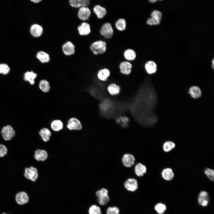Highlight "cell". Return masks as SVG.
I'll return each instance as SVG.
<instances>
[{"label": "cell", "instance_id": "cell-1", "mask_svg": "<svg viewBox=\"0 0 214 214\" xmlns=\"http://www.w3.org/2000/svg\"><path fill=\"white\" fill-rule=\"evenodd\" d=\"M135 119L142 126L148 127L155 124L158 121V118L153 112H150L143 113Z\"/></svg>", "mask_w": 214, "mask_h": 214}, {"label": "cell", "instance_id": "cell-2", "mask_svg": "<svg viewBox=\"0 0 214 214\" xmlns=\"http://www.w3.org/2000/svg\"><path fill=\"white\" fill-rule=\"evenodd\" d=\"M107 48L106 43L101 40H97L93 42L90 46L91 51L95 55L105 53L107 50Z\"/></svg>", "mask_w": 214, "mask_h": 214}, {"label": "cell", "instance_id": "cell-3", "mask_svg": "<svg viewBox=\"0 0 214 214\" xmlns=\"http://www.w3.org/2000/svg\"><path fill=\"white\" fill-rule=\"evenodd\" d=\"M1 133L2 138L6 141H9L12 140L16 134L14 128L9 125L3 127L1 130Z\"/></svg>", "mask_w": 214, "mask_h": 214}, {"label": "cell", "instance_id": "cell-4", "mask_svg": "<svg viewBox=\"0 0 214 214\" xmlns=\"http://www.w3.org/2000/svg\"><path fill=\"white\" fill-rule=\"evenodd\" d=\"M23 175L27 179L34 182L38 178V170L36 167L32 166L26 167L24 169Z\"/></svg>", "mask_w": 214, "mask_h": 214}, {"label": "cell", "instance_id": "cell-5", "mask_svg": "<svg viewBox=\"0 0 214 214\" xmlns=\"http://www.w3.org/2000/svg\"><path fill=\"white\" fill-rule=\"evenodd\" d=\"M99 32L101 35L108 39L111 38L114 34L113 28L109 22L103 23L101 27Z\"/></svg>", "mask_w": 214, "mask_h": 214}, {"label": "cell", "instance_id": "cell-6", "mask_svg": "<svg viewBox=\"0 0 214 214\" xmlns=\"http://www.w3.org/2000/svg\"><path fill=\"white\" fill-rule=\"evenodd\" d=\"M151 17L147 20V24L152 25H157L160 24L162 18V14L159 11L153 10L150 14Z\"/></svg>", "mask_w": 214, "mask_h": 214}, {"label": "cell", "instance_id": "cell-7", "mask_svg": "<svg viewBox=\"0 0 214 214\" xmlns=\"http://www.w3.org/2000/svg\"><path fill=\"white\" fill-rule=\"evenodd\" d=\"M67 127L70 130H79L82 129V125L81 121L78 119L72 117L68 120Z\"/></svg>", "mask_w": 214, "mask_h": 214}, {"label": "cell", "instance_id": "cell-8", "mask_svg": "<svg viewBox=\"0 0 214 214\" xmlns=\"http://www.w3.org/2000/svg\"><path fill=\"white\" fill-rule=\"evenodd\" d=\"M15 199L16 203L19 205H23L28 203L29 197L28 194L24 191H20L15 196Z\"/></svg>", "mask_w": 214, "mask_h": 214}, {"label": "cell", "instance_id": "cell-9", "mask_svg": "<svg viewBox=\"0 0 214 214\" xmlns=\"http://www.w3.org/2000/svg\"><path fill=\"white\" fill-rule=\"evenodd\" d=\"M133 65L129 62L124 61L121 62L119 65V69L120 72L124 75H130L132 71Z\"/></svg>", "mask_w": 214, "mask_h": 214}, {"label": "cell", "instance_id": "cell-10", "mask_svg": "<svg viewBox=\"0 0 214 214\" xmlns=\"http://www.w3.org/2000/svg\"><path fill=\"white\" fill-rule=\"evenodd\" d=\"M91 14V10L88 7H83L79 8L77 15L80 19L85 21L89 20Z\"/></svg>", "mask_w": 214, "mask_h": 214}, {"label": "cell", "instance_id": "cell-11", "mask_svg": "<svg viewBox=\"0 0 214 214\" xmlns=\"http://www.w3.org/2000/svg\"><path fill=\"white\" fill-rule=\"evenodd\" d=\"M111 75L110 70L107 68L99 70L96 74L97 79L100 81L105 82L107 81Z\"/></svg>", "mask_w": 214, "mask_h": 214}, {"label": "cell", "instance_id": "cell-12", "mask_svg": "<svg viewBox=\"0 0 214 214\" xmlns=\"http://www.w3.org/2000/svg\"><path fill=\"white\" fill-rule=\"evenodd\" d=\"M124 186L128 191L134 192L136 191L138 187L137 180L134 178H129L125 182Z\"/></svg>", "mask_w": 214, "mask_h": 214}, {"label": "cell", "instance_id": "cell-13", "mask_svg": "<svg viewBox=\"0 0 214 214\" xmlns=\"http://www.w3.org/2000/svg\"><path fill=\"white\" fill-rule=\"evenodd\" d=\"M75 46L70 41H68L64 43L62 46V50L64 54L70 56L75 53Z\"/></svg>", "mask_w": 214, "mask_h": 214}, {"label": "cell", "instance_id": "cell-14", "mask_svg": "<svg viewBox=\"0 0 214 214\" xmlns=\"http://www.w3.org/2000/svg\"><path fill=\"white\" fill-rule=\"evenodd\" d=\"M35 159L38 161H44L48 158L47 152L44 150L38 149L35 150L34 154Z\"/></svg>", "mask_w": 214, "mask_h": 214}, {"label": "cell", "instance_id": "cell-15", "mask_svg": "<svg viewBox=\"0 0 214 214\" xmlns=\"http://www.w3.org/2000/svg\"><path fill=\"white\" fill-rule=\"evenodd\" d=\"M107 90L110 95L115 96L120 93L121 92V87L117 84L111 83L107 86Z\"/></svg>", "mask_w": 214, "mask_h": 214}, {"label": "cell", "instance_id": "cell-16", "mask_svg": "<svg viewBox=\"0 0 214 214\" xmlns=\"http://www.w3.org/2000/svg\"><path fill=\"white\" fill-rule=\"evenodd\" d=\"M93 11L97 18L100 19L104 18L107 13L106 9L99 4L95 5L93 7Z\"/></svg>", "mask_w": 214, "mask_h": 214}, {"label": "cell", "instance_id": "cell-17", "mask_svg": "<svg viewBox=\"0 0 214 214\" xmlns=\"http://www.w3.org/2000/svg\"><path fill=\"white\" fill-rule=\"evenodd\" d=\"M30 33L32 35L35 37L40 36L43 32V28L40 25L34 24L31 26L30 28Z\"/></svg>", "mask_w": 214, "mask_h": 214}, {"label": "cell", "instance_id": "cell-18", "mask_svg": "<svg viewBox=\"0 0 214 214\" xmlns=\"http://www.w3.org/2000/svg\"><path fill=\"white\" fill-rule=\"evenodd\" d=\"M78 30L80 35H87L89 34L91 32L90 25L87 23L83 22L78 26Z\"/></svg>", "mask_w": 214, "mask_h": 214}, {"label": "cell", "instance_id": "cell-19", "mask_svg": "<svg viewBox=\"0 0 214 214\" xmlns=\"http://www.w3.org/2000/svg\"><path fill=\"white\" fill-rule=\"evenodd\" d=\"M38 86L40 90L45 93L49 92L51 89L50 82L46 79L41 80L39 82Z\"/></svg>", "mask_w": 214, "mask_h": 214}, {"label": "cell", "instance_id": "cell-20", "mask_svg": "<svg viewBox=\"0 0 214 214\" xmlns=\"http://www.w3.org/2000/svg\"><path fill=\"white\" fill-rule=\"evenodd\" d=\"M70 5L74 7L81 8L88 7L90 4L89 0H70L69 1Z\"/></svg>", "mask_w": 214, "mask_h": 214}, {"label": "cell", "instance_id": "cell-21", "mask_svg": "<svg viewBox=\"0 0 214 214\" xmlns=\"http://www.w3.org/2000/svg\"><path fill=\"white\" fill-rule=\"evenodd\" d=\"M37 74L32 71H28L25 72L23 76V79L28 81L31 85H34L35 83V79L37 76Z\"/></svg>", "mask_w": 214, "mask_h": 214}, {"label": "cell", "instance_id": "cell-22", "mask_svg": "<svg viewBox=\"0 0 214 214\" xmlns=\"http://www.w3.org/2000/svg\"><path fill=\"white\" fill-rule=\"evenodd\" d=\"M144 68L147 73L150 75L156 73L157 70V66L156 63L150 60L146 62Z\"/></svg>", "mask_w": 214, "mask_h": 214}, {"label": "cell", "instance_id": "cell-23", "mask_svg": "<svg viewBox=\"0 0 214 214\" xmlns=\"http://www.w3.org/2000/svg\"><path fill=\"white\" fill-rule=\"evenodd\" d=\"M122 160L123 164L125 166L129 167L134 164L135 158L133 155L126 154L123 156Z\"/></svg>", "mask_w": 214, "mask_h": 214}, {"label": "cell", "instance_id": "cell-24", "mask_svg": "<svg viewBox=\"0 0 214 214\" xmlns=\"http://www.w3.org/2000/svg\"><path fill=\"white\" fill-rule=\"evenodd\" d=\"M198 202L200 205L203 207H206L208 204L209 198L207 192L204 191L201 192L198 198Z\"/></svg>", "mask_w": 214, "mask_h": 214}, {"label": "cell", "instance_id": "cell-25", "mask_svg": "<svg viewBox=\"0 0 214 214\" xmlns=\"http://www.w3.org/2000/svg\"><path fill=\"white\" fill-rule=\"evenodd\" d=\"M123 56L127 61L130 62L136 59V54L134 50L131 48H128L124 51Z\"/></svg>", "mask_w": 214, "mask_h": 214}, {"label": "cell", "instance_id": "cell-26", "mask_svg": "<svg viewBox=\"0 0 214 214\" xmlns=\"http://www.w3.org/2000/svg\"><path fill=\"white\" fill-rule=\"evenodd\" d=\"M39 134L41 139L45 142L48 141L51 136V133L47 128H42L39 131Z\"/></svg>", "mask_w": 214, "mask_h": 214}, {"label": "cell", "instance_id": "cell-27", "mask_svg": "<svg viewBox=\"0 0 214 214\" xmlns=\"http://www.w3.org/2000/svg\"><path fill=\"white\" fill-rule=\"evenodd\" d=\"M36 56L37 59L43 64L48 63L50 60L49 54L43 51H40L37 52Z\"/></svg>", "mask_w": 214, "mask_h": 214}, {"label": "cell", "instance_id": "cell-28", "mask_svg": "<svg viewBox=\"0 0 214 214\" xmlns=\"http://www.w3.org/2000/svg\"><path fill=\"white\" fill-rule=\"evenodd\" d=\"M64 125L62 121L59 119L52 120L51 123L50 127L51 129L56 132L59 131L62 129Z\"/></svg>", "mask_w": 214, "mask_h": 214}, {"label": "cell", "instance_id": "cell-29", "mask_svg": "<svg viewBox=\"0 0 214 214\" xmlns=\"http://www.w3.org/2000/svg\"><path fill=\"white\" fill-rule=\"evenodd\" d=\"M115 26L116 29L118 31H124L126 29V21L124 18H119L116 21Z\"/></svg>", "mask_w": 214, "mask_h": 214}, {"label": "cell", "instance_id": "cell-30", "mask_svg": "<svg viewBox=\"0 0 214 214\" xmlns=\"http://www.w3.org/2000/svg\"><path fill=\"white\" fill-rule=\"evenodd\" d=\"M147 169L146 166L141 163L137 164L135 167V172L139 177L143 176L146 173Z\"/></svg>", "mask_w": 214, "mask_h": 214}, {"label": "cell", "instance_id": "cell-31", "mask_svg": "<svg viewBox=\"0 0 214 214\" xmlns=\"http://www.w3.org/2000/svg\"><path fill=\"white\" fill-rule=\"evenodd\" d=\"M161 174L163 178L165 180L167 181L171 180L174 176L172 170L169 168L163 169L162 172Z\"/></svg>", "mask_w": 214, "mask_h": 214}, {"label": "cell", "instance_id": "cell-32", "mask_svg": "<svg viewBox=\"0 0 214 214\" xmlns=\"http://www.w3.org/2000/svg\"><path fill=\"white\" fill-rule=\"evenodd\" d=\"M189 93L193 98L197 99L200 97L202 95L200 88L196 86L191 87L189 90Z\"/></svg>", "mask_w": 214, "mask_h": 214}, {"label": "cell", "instance_id": "cell-33", "mask_svg": "<svg viewBox=\"0 0 214 214\" xmlns=\"http://www.w3.org/2000/svg\"><path fill=\"white\" fill-rule=\"evenodd\" d=\"M116 121L123 128H125L128 126L129 119L126 116H119L117 118Z\"/></svg>", "mask_w": 214, "mask_h": 214}, {"label": "cell", "instance_id": "cell-34", "mask_svg": "<svg viewBox=\"0 0 214 214\" xmlns=\"http://www.w3.org/2000/svg\"><path fill=\"white\" fill-rule=\"evenodd\" d=\"M97 197V201L98 203L102 206L106 204L110 200V198L108 194L101 195Z\"/></svg>", "mask_w": 214, "mask_h": 214}, {"label": "cell", "instance_id": "cell-35", "mask_svg": "<svg viewBox=\"0 0 214 214\" xmlns=\"http://www.w3.org/2000/svg\"><path fill=\"white\" fill-rule=\"evenodd\" d=\"M175 147L174 142L170 141L165 142L163 145V150L165 152H169L173 149Z\"/></svg>", "mask_w": 214, "mask_h": 214}, {"label": "cell", "instance_id": "cell-36", "mask_svg": "<svg viewBox=\"0 0 214 214\" xmlns=\"http://www.w3.org/2000/svg\"><path fill=\"white\" fill-rule=\"evenodd\" d=\"M166 209V205L162 203H158L155 206V209L158 214H163Z\"/></svg>", "mask_w": 214, "mask_h": 214}, {"label": "cell", "instance_id": "cell-37", "mask_svg": "<svg viewBox=\"0 0 214 214\" xmlns=\"http://www.w3.org/2000/svg\"><path fill=\"white\" fill-rule=\"evenodd\" d=\"M89 214H101V211L100 207L96 205H92L89 208Z\"/></svg>", "mask_w": 214, "mask_h": 214}, {"label": "cell", "instance_id": "cell-38", "mask_svg": "<svg viewBox=\"0 0 214 214\" xmlns=\"http://www.w3.org/2000/svg\"><path fill=\"white\" fill-rule=\"evenodd\" d=\"M10 71L8 65L5 63L0 64V73L4 75L8 74Z\"/></svg>", "mask_w": 214, "mask_h": 214}, {"label": "cell", "instance_id": "cell-39", "mask_svg": "<svg viewBox=\"0 0 214 214\" xmlns=\"http://www.w3.org/2000/svg\"><path fill=\"white\" fill-rule=\"evenodd\" d=\"M204 173L209 179L212 181L214 180V171L213 169L207 168L205 169Z\"/></svg>", "mask_w": 214, "mask_h": 214}, {"label": "cell", "instance_id": "cell-40", "mask_svg": "<svg viewBox=\"0 0 214 214\" xmlns=\"http://www.w3.org/2000/svg\"><path fill=\"white\" fill-rule=\"evenodd\" d=\"M8 150L7 147L4 144H0V158H3L7 154Z\"/></svg>", "mask_w": 214, "mask_h": 214}, {"label": "cell", "instance_id": "cell-41", "mask_svg": "<svg viewBox=\"0 0 214 214\" xmlns=\"http://www.w3.org/2000/svg\"><path fill=\"white\" fill-rule=\"evenodd\" d=\"M119 210L117 207H109L106 210L107 214H119Z\"/></svg>", "mask_w": 214, "mask_h": 214}, {"label": "cell", "instance_id": "cell-42", "mask_svg": "<svg viewBox=\"0 0 214 214\" xmlns=\"http://www.w3.org/2000/svg\"><path fill=\"white\" fill-rule=\"evenodd\" d=\"M42 0H32L31 1L34 3H39L40 2H41Z\"/></svg>", "mask_w": 214, "mask_h": 214}, {"label": "cell", "instance_id": "cell-43", "mask_svg": "<svg viewBox=\"0 0 214 214\" xmlns=\"http://www.w3.org/2000/svg\"><path fill=\"white\" fill-rule=\"evenodd\" d=\"M212 67L213 69H214V59H213L212 60Z\"/></svg>", "mask_w": 214, "mask_h": 214}, {"label": "cell", "instance_id": "cell-44", "mask_svg": "<svg viewBox=\"0 0 214 214\" xmlns=\"http://www.w3.org/2000/svg\"><path fill=\"white\" fill-rule=\"evenodd\" d=\"M157 1V0H149V1L151 3H154L155 2H156Z\"/></svg>", "mask_w": 214, "mask_h": 214}, {"label": "cell", "instance_id": "cell-45", "mask_svg": "<svg viewBox=\"0 0 214 214\" xmlns=\"http://www.w3.org/2000/svg\"><path fill=\"white\" fill-rule=\"evenodd\" d=\"M1 214H11L10 213H7L5 212H3Z\"/></svg>", "mask_w": 214, "mask_h": 214}]
</instances>
